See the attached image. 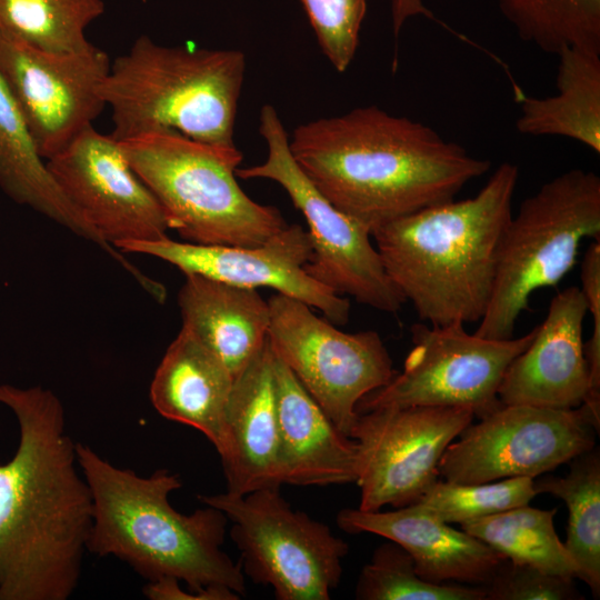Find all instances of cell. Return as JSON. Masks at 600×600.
<instances>
[{"instance_id":"19","label":"cell","mask_w":600,"mask_h":600,"mask_svg":"<svg viewBox=\"0 0 600 600\" xmlns=\"http://www.w3.org/2000/svg\"><path fill=\"white\" fill-rule=\"evenodd\" d=\"M279 421L274 354L267 340L234 378L219 452L227 492L246 494L280 487Z\"/></svg>"},{"instance_id":"16","label":"cell","mask_w":600,"mask_h":600,"mask_svg":"<svg viewBox=\"0 0 600 600\" xmlns=\"http://www.w3.org/2000/svg\"><path fill=\"white\" fill-rule=\"evenodd\" d=\"M47 166L72 206L112 247L168 237L170 227L161 204L111 134L90 126L48 159Z\"/></svg>"},{"instance_id":"30","label":"cell","mask_w":600,"mask_h":600,"mask_svg":"<svg viewBox=\"0 0 600 600\" xmlns=\"http://www.w3.org/2000/svg\"><path fill=\"white\" fill-rule=\"evenodd\" d=\"M533 479L513 477L483 483L437 480L416 502L447 523H464L529 504Z\"/></svg>"},{"instance_id":"33","label":"cell","mask_w":600,"mask_h":600,"mask_svg":"<svg viewBox=\"0 0 600 600\" xmlns=\"http://www.w3.org/2000/svg\"><path fill=\"white\" fill-rule=\"evenodd\" d=\"M581 291L592 317L591 338L584 343L590 392L582 403L600 420V240L591 242L581 262Z\"/></svg>"},{"instance_id":"5","label":"cell","mask_w":600,"mask_h":600,"mask_svg":"<svg viewBox=\"0 0 600 600\" xmlns=\"http://www.w3.org/2000/svg\"><path fill=\"white\" fill-rule=\"evenodd\" d=\"M244 72L240 50L168 47L141 36L111 62L100 88L111 109V136L123 141L173 130L199 142L232 147Z\"/></svg>"},{"instance_id":"26","label":"cell","mask_w":600,"mask_h":600,"mask_svg":"<svg viewBox=\"0 0 600 600\" xmlns=\"http://www.w3.org/2000/svg\"><path fill=\"white\" fill-rule=\"evenodd\" d=\"M556 513L557 508L542 510L524 504L460 526L512 562L579 579V568L556 532Z\"/></svg>"},{"instance_id":"25","label":"cell","mask_w":600,"mask_h":600,"mask_svg":"<svg viewBox=\"0 0 600 600\" xmlns=\"http://www.w3.org/2000/svg\"><path fill=\"white\" fill-rule=\"evenodd\" d=\"M563 476L533 479L536 492L564 501L568 511L566 549L594 598L600 596V451L598 447L574 457Z\"/></svg>"},{"instance_id":"18","label":"cell","mask_w":600,"mask_h":600,"mask_svg":"<svg viewBox=\"0 0 600 600\" xmlns=\"http://www.w3.org/2000/svg\"><path fill=\"white\" fill-rule=\"evenodd\" d=\"M337 523L351 534L373 533L398 543L411 556L418 574L432 583L483 586L507 559L418 503L384 512L346 508Z\"/></svg>"},{"instance_id":"15","label":"cell","mask_w":600,"mask_h":600,"mask_svg":"<svg viewBox=\"0 0 600 600\" xmlns=\"http://www.w3.org/2000/svg\"><path fill=\"white\" fill-rule=\"evenodd\" d=\"M122 252L141 253L171 263L184 274L196 273L229 284L268 287L318 309L336 326L349 320L350 302L312 279L304 270L312 257L307 230L287 226L254 247L207 246L167 238L114 244Z\"/></svg>"},{"instance_id":"28","label":"cell","mask_w":600,"mask_h":600,"mask_svg":"<svg viewBox=\"0 0 600 600\" xmlns=\"http://www.w3.org/2000/svg\"><path fill=\"white\" fill-rule=\"evenodd\" d=\"M104 12L102 0H0V31L51 52L88 48L87 27Z\"/></svg>"},{"instance_id":"11","label":"cell","mask_w":600,"mask_h":600,"mask_svg":"<svg viewBox=\"0 0 600 600\" xmlns=\"http://www.w3.org/2000/svg\"><path fill=\"white\" fill-rule=\"evenodd\" d=\"M403 370L364 396L357 413L388 407L466 408L479 419L502 403L498 390L509 364L532 341L537 327L521 337L487 339L462 323H414Z\"/></svg>"},{"instance_id":"34","label":"cell","mask_w":600,"mask_h":600,"mask_svg":"<svg viewBox=\"0 0 600 600\" xmlns=\"http://www.w3.org/2000/svg\"><path fill=\"white\" fill-rule=\"evenodd\" d=\"M417 16L434 19L433 13L423 4L422 0H391V21L396 37L399 36L403 24Z\"/></svg>"},{"instance_id":"13","label":"cell","mask_w":600,"mask_h":600,"mask_svg":"<svg viewBox=\"0 0 600 600\" xmlns=\"http://www.w3.org/2000/svg\"><path fill=\"white\" fill-rule=\"evenodd\" d=\"M457 407H388L358 414L350 438L358 448L359 509L378 511L418 502L439 480L448 446L473 421Z\"/></svg>"},{"instance_id":"9","label":"cell","mask_w":600,"mask_h":600,"mask_svg":"<svg viewBox=\"0 0 600 600\" xmlns=\"http://www.w3.org/2000/svg\"><path fill=\"white\" fill-rule=\"evenodd\" d=\"M259 132L268 146L267 160L237 169L236 176L277 182L303 214L313 251L306 272L336 294L383 312H398L406 300L388 277L371 233L331 204L297 164L289 136L271 104L261 109Z\"/></svg>"},{"instance_id":"23","label":"cell","mask_w":600,"mask_h":600,"mask_svg":"<svg viewBox=\"0 0 600 600\" xmlns=\"http://www.w3.org/2000/svg\"><path fill=\"white\" fill-rule=\"evenodd\" d=\"M0 188L14 202L30 207L77 236L96 243L138 282L144 279V274L108 243L63 194L1 78Z\"/></svg>"},{"instance_id":"17","label":"cell","mask_w":600,"mask_h":600,"mask_svg":"<svg viewBox=\"0 0 600 600\" xmlns=\"http://www.w3.org/2000/svg\"><path fill=\"white\" fill-rule=\"evenodd\" d=\"M587 313L578 287H568L551 299L532 341L504 372L498 390L502 404L572 409L587 400L590 374L582 341Z\"/></svg>"},{"instance_id":"6","label":"cell","mask_w":600,"mask_h":600,"mask_svg":"<svg viewBox=\"0 0 600 600\" xmlns=\"http://www.w3.org/2000/svg\"><path fill=\"white\" fill-rule=\"evenodd\" d=\"M119 143L186 242L254 247L288 226L277 208L256 202L239 186L236 170L243 156L236 146L208 144L173 130Z\"/></svg>"},{"instance_id":"3","label":"cell","mask_w":600,"mask_h":600,"mask_svg":"<svg viewBox=\"0 0 600 600\" xmlns=\"http://www.w3.org/2000/svg\"><path fill=\"white\" fill-rule=\"evenodd\" d=\"M76 456L92 498L87 550L127 562L148 581H183L201 600L244 596L241 564L222 549L224 513L204 504L183 514L170 504L169 494L182 486L179 474L160 469L141 477L79 442Z\"/></svg>"},{"instance_id":"4","label":"cell","mask_w":600,"mask_h":600,"mask_svg":"<svg viewBox=\"0 0 600 600\" xmlns=\"http://www.w3.org/2000/svg\"><path fill=\"white\" fill-rule=\"evenodd\" d=\"M518 179V166L502 162L476 196L424 208L372 231L388 277L420 320L431 326L481 320Z\"/></svg>"},{"instance_id":"20","label":"cell","mask_w":600,"mask_h":600,"mask_svg":"<svg viewBox=\"0 0 600 600\" xmlns=\"http://www.w3.org/2000/svg\"><path fill=\"white\" fill-rule=\"evenodd\" d=\"M274 379L282 484L328 486L356 482L359 462L356 441L337 429L276 354Z\"/></svg>"},{"instance_id":"21","label":"cell","mask_w":600,"mask_h":600,"mask_svg":"<svg viewBox=\"0 0 600 600\" xmlns=\"http://www.w3.org/2000/svg\"><path fill=\"white\" fill-rule=\"evenodd\" d=\"M178 294L182 328L213 352L234 378L268 340L269 303L254 288L184 274Z\"/></svg>"},{"instance_id":"27","label":"cell","mask_w":600,"mask_h":600,"mask_svg":"<svg viewBox=\"0 0 600 600\" xmlns=\"http://www.w3.org/2000/svg\"><path fill=\"white\" fill-rule=\"evenodd\" d=\"M498 7L520 39L543 52H600V0H498Z\"/></svg>"},{"instance_id":"29","label":"cell","mask_w":600,"mask_h":600,"mask_svg":"<svg viewBox=\"0 0 600 600\" xmlns=\"http://www.w3.org/2000/svg\"><path fill=\"white\" fill-rule=\"evenodd\" d=\"M354 597L359 600H486L480 586L423 580L411 556L391 540L380 544L361 569Z\"/></svg>"},{"instance_id":"1","label":"cell","mask_w":600,"mask_h":600,"mask_svg":"<svg viewBox=\"0 0 600 600\" xmlns=\"http://www.w3.org/2000/svg\"><path fill=\"white\" fill-rule=\"evenodd\" d=\"M19 443L0 463V600H67L77 589L92 524L89 486L59 398L0 384Z\"/></svg>"},{"instance_id":"10","label":"cell","mask_w":600,"mask_h":600,"mask_svg":"<svg viewBox=\"0 0 600 600\" xmlns=\"http://www.w3.org/2000/svg\"><path fill=\"white\" fill-rule=\"evenodd\" d=\"M268 303L272 351L350 438L359 401L397 373L380 334L343 332L307 303L281 293Z\"/></svg>"},{"instance_id":"24","label":"cell","mask_w":600,"mask_h":600,"mask_svg":"<svg viewBox=\"0 0 600 600\" xmlns=\"http://www.w3.org/2000/svg\"><path fill=\"white\" fill-rule=\"evenodd\" d=\"M557 56V92L544 98L523 97L517 131L569 138L599 154L600 52L571 47Z\"/></svg>"},{"instance_id":"7","label":"cell","mask_w":600,"mask_h":600,"mask_svg":"<svg viewBox=\"0 0 600 600\" xmlns=\"http://www.w3.org/2000/svg\"><path fill=\"white\" fill-rule=\"evenodd\" d=\"M586 238L600 240V178L593 171L571 169L524 199L504 227L490 301L474 334L514 337L531 294L563 279Z\"/></svg>"},{"instance_id":"32","label":"cell","mask_w":600,"mask_h":600,"mask_svg":"<svg viewBox=\"0 0 600 600\" xmlns=\"http://www.w3.org/2000/svg\"><path fill=\"white\" fill-rule=\"evenodd\" d=\"M486 600H582L573 579L543 572L504 559L491 579L480 586Z\"/></svg>"},{"instance_id":"12","label":"cell","mask_w":600,"mask_h":600,"mask_svg":"<svg viewBox=\"0 0 600 600\" xmlns=\"http://www.w3.org/2000/svg\"><path fill=\"white\" fill-rule=\"evenodd\" d=\"M600 421L587 407L501 404L470 423L443 452L442 480L483 483L553 471L596 447Z\"/></svg>"},{"instance_id":"8","label":"cell","mask_w":600,"mask_h":600,"mask_svg":"<svg viewBox=\"0 0 600 600\" xmlns=\"http://www.w3.org/2000/svg\"><path fill=\"white\" fill-rule=\"evenodd\" d=\"M199 500L231 521L242 572L254 583L271 587L278 600L330 599L349 547L326 523L293 510L280 487L246 494L226 491Z\"/></svg>"},{"instance_id":"14","label":"cell","mask_w":600,"mask_h":600,"mask_svg":"<svg viewBox=\"0 0 600 600\" xmlns=\"http://www.w3.org/2000/svg\"><path fill=\"white\" fill-rule=\"evenodd\" d=\"M110 66L107 52L92 43L76 52H51L0 31V78L46 160L106 108L100 88Z\"/></svg>"},{"instance_id":"31","label":"cell","mask_w":600,"mask_h":600,"mask_svg":"<svg viewBox=\"0 0 600 600\" xmlns=\"http://www.w3.org/2000/svg\"><path fill=\"white\" fill-rule=\"evenodd\" d=\"M300 1L322 52L338 72H344L358 48L367 0Z\"/></svg>"},{"instance_id":"22","label":"cell","mask_w":600,"mask_h":600,"mask_svg":"<svg viewBox=\"0 0 600 600\" xmlns=\"http://www.w3.org/2000/svg\"><path fill=\"white\" fill-rule=\"evenodd\" d=\"M233 382L226 364L181 328L154 372L150 399L162 417L199 430L219 453Z\"/></svg>"},{"instance_id":"2","label":"cell","mask_w":600,"mask_h":600,"mask_svg":"<svg viewBox=\"0 0 600 600\" xmlns=\"http://www.w3.org/2000/svg\"><path fill=\"white\" fill-rule=\"evenodd\" d=\"M289 149L321 194L370 233L454 199L491 167L433 128L377 106L300 124Z\"/></svg>"}]
</instances>
